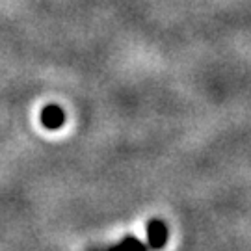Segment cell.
<instances>
[{
    "instance_id": "6da1fadb",
    "label": "cell",
    "mask_w": 251,
    "mask_h": 251,
    "mask_svg": "<svg viewBox=\"0 0 251 251\" xmlns=\"http://www.w3.org/2000/svg\"><path fill=\"white\" fill-rule=\"evenodd\" d=\"M147 236H149V246L152 250H160L164 248V244L168 240V231H166V225L162 222H151L147 227Z\"/></svg>"
},
{
    "instance_id": "7a4b0ae2",
    "label": "cell",
    "mask_w": 251,
    "mask_h": 251,
    "mask_svg": "<svg viewBox=\"0 0 251 251\" xmlns=\"http://www.w3.org/2000/svg\"><path fill=\"white\" fill-rule=\"evenodd\" d=\"M41 121H43V125L47 128H58L63 121L62 110L56 106H47L43 110V114H41Z\"/></svg>"
},
{
    "instance_id": "3957f363",
    "label": "cell",
    "mask_w": 251,
    "mask_h": 251,
    "mask_svg": "<svg viewBox=\"0 0 251 251\" xmlns=\"http://www.w3.org/2000/svg\"><path fill=\"white\" fill-rule=\"evenodd\" d=\"M123 251H147V248H145L144 244L140 242L138 238H132V236H128V238H125V242L119 246Z\"/></svg>"
},
{
    "instance_id": "277c9868",
    "label": "cell",
    "mask_w": 251,
    "mask_h": 251,
    "mask_svg": "<svg viewBox=\"0 0 251 251\" xmlns=\"http://www.w3.org/2000/svg\"><path fill=\"white\" fill-rule=\"evenodd\" d=\"M112 251H123V250H121V248H119V246H117V248H114V250H112Z\"/></svg>"
}]
</instances>
